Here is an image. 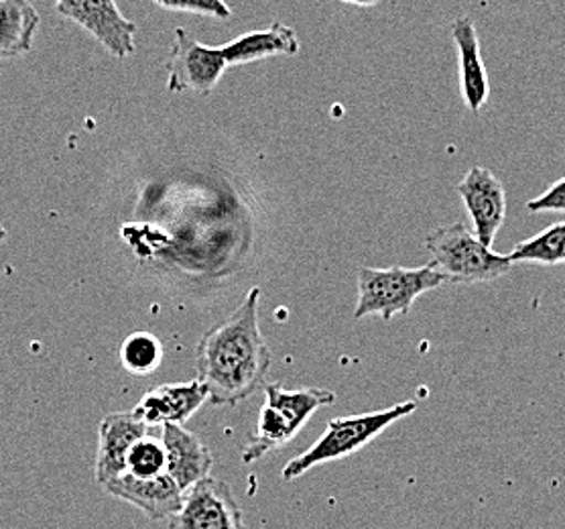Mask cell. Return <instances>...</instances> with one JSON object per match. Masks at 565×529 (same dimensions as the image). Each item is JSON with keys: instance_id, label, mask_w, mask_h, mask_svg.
<instances>
[{"instance_id": "cell-3", "label": "cell", "mask_w": 565, "mask_h": 529, "mask_svg": "<svg viewBox=\"0 0 565 529\" xmlns=\"http://www.w3.org/2000/svg\"><path fill=\"white\" fill-rule=\"evenodd\" d=\"M417 410L415 401H403L379 412L359 413L330 420L323 430L320 440H316L308 451L291 458L282 466V480H297L308 475L316 466L328 465L352 456L354 452L369 446L374 438H379L386 427L397 424L398 420L409 417Z\"/></svg>"}, {"instance_id": "cell-22", "label": "cell", "mask_w": 565, "mask_h": 529, "mask_svg": "<svg viewBox=\"0 0 565 529\" xmlns=\"http://www.w3.org/2000/svg\"><path fill=\"white\" fill-rule=\"evenodd\" d=\"M342 2H348V4H356V7H374L379 0H342Z\"/></svg>"}, {"instance_id": "cell-7", "label": "cell", "mask_w": 565, "mask_h": 529, "mask_svg": "<svg viewBox=\"0 0 565 529\" xmlns=\"http://www.w3.org/2000/svg\"><path fill=\"white\" fill-rule=\"evenodd\" d=\"M55 11L86 29L115 57H129L137 50V25L120 13L115 0H55Z\"/></svg>"}, {"instance_id": "cell-8", "label": "cell", "mask_w": 565, "mask_h": 529, "mask_svg": "<svg viewBox=\"0 0 565 529\" xmlns=\"http://www.w3.org/2000/svg\"><path fill=\"white\" fill-rule=\"evenodd\" d=\"M166 67L168 91H192L198 96H207L224 76L228 64L220 47H206L183 29H178Z\"/></svg>"}, {"instance_id": "cell-21", "label": "cell", "mask_w": 565, "mask_h": 529, "mask_svg": "<svg viewBox=\"0 0 565 529\" xmlns=\"http://www.w3.org/2000/svg\"><path fill=\"white\" fill-rule=\"evenodd\" d=\"M529 212H565V178L553 181L543 194L529 200Z\"/></svg>"}, {"instance_id": "cell-4", "label": "cell", "mask_w": 565, "mask_h": 529, "mask_svg": "<svg viewBox=\"0 0 565 529\" xmlns=\"http://www.w3.org/2000/svg\"><path fill=\"white\" fill-rule=\"evenodd\" d=\"M425 248L431 253L437 272L448 284H489L501 279L513 267L509 255H499L482 245L463 222L434 231L425 239Z\"/></svg>"}, {"instance_id": "cell-15", "label": "cell", "mask_w": 565, "mask_h": 529, "mask_svg": "<svg viewBox=\"0 0 565 529\" xmlns=\"http://www.w3.org/2000/svg\"><path fill=\"white\" fill-rule=\"evenodd\" d=\"M220 50H222L226 64L231 67V65L253 64V62L267 60L273 55L294 57L301 50V43H299L294 27L282 25L279 21H275L269 29L245 33V35L232 40L231 43L222 45Z\"/></svg>"}, {"instance_id": "cell-10", "label": "cell", "mask_w": 565, "mask_h": 529, "mask_svg": "<svg viewBox=\"0 0 565 529\" xmlns=\"http://www.w3.org/2000/svg\"><path fill=\"white\" fill-rule=\"evenodd\" d=\"M149 432L151 427L132 412H113L104 415L98 427L96 452V480L103 487L127 473L130 448Z\"/></svg>"}, {"instance_id": "cell-1", "label": "cell", "mask_w": 565, "mask_h": 529, "mask_svg": "<svg viewBox=\"0 0 565 529\" xmlns=\"http://www.w3.org/2000/svg\"><path fill=\"white\" fill-rule=\"evenodd\" d=\"M260 289L253 287L231 316L210 328L195 350L198 381L214 405H236L265 389L270 350L258 328Z\"/></svg>"}, {"instance_id": "cell-11", "label": "cell", "mask_w": 565, "mask_h": 529, "mask_svg": "<svg viewBox=\"0 0 565 529\" xmlns=\"http://www.w3.org/2000/svg\"><path fill=\"white\" fill-rule=\"evenodd\" d=\"M104 490L110 493L116 499L135 505L153 521L175 516L185 497L180 485L169 477L168 473L151 478L132 477L129 473H125L122 477L108 483Z\"/></svg>"}, {"instance_id": "cell-14", "label": "cell", "mask_w": 565, "mask_h": 529, "mask_svg": "<svg viewBox=\"0 0 565 529\" xmlns=\"http://www.w3.org/2000/svg\"><path fill=\"white\" fill-rule=\"evenodd\" d=\"M451 38L458 50V72L463 103L472 113H480L489 103L490 82L487 65L482 62L475 21L470 17L456 19L451 25Z\"/></svg>"}, {"instance_id": "cell-9", "label": "cell", "mask_w": 565, "mask_h": 529, "mask_svg": "<svg viewBox=\"0 0 565 529\" xmlns=\"http://www.w3.org/2000/svg\"><path fill=\"white\" fill-rule=\"evenodd\" d=\"M458 194L475 222L478 241L492 248L507 220V190L502 181L490 169L472 168L458 183Z\"/></svg>"}, {"instance_id": "cell-12", "label": "cell", "mask_w": 565, "mask_h": 529, "mask_svg": "<svg viewBox=\"0 0 565 529\" xmlns=\"http://www.w3.org/2000/svg\"><path fill=\"white\" fill-rule=\"evenodd\" d=\"M206 401V388L195 379L190 383L161 385L147 391L132 413L149 427H163L168 424L183 426Z\"/></svg>"}, {"instance_id": "cell-23", "label": "cell", "mask_w": 565, "mask_h": 529, "mask_svg": "<svg viewBox=\"0 0 565 529\" xmlns=\"http://www.w3.org/2000/svg\"><path fill=\"white\" fill-rule=\"evenodd\" d=\"M7 239V229L0 224V243Z\"/></svg>"}, {"instance_id": "cell-18", "label": "cell", "mask_w": 565, "mask_h": 529, "mask_svg": "<svg viewBox=\"0 0 565 529\" xmlns=\"http://www.w3.org/2000/svg\"><path fill=\"white\" fill-rule=\"evenodd\" d=\"M120 361L129 373H153L163 361V347H161L159 338H154L153 335L135 332L125 340L122 350H120Z\"/></svg>"}, {"instance_id": "cell-16", "label": "cell", "mask_w": 565, "mask_h": 529, "mask_svg": "<svg viewBox=\"0 0 565 529\" xmlns=\"http://www.w3.org/2000/svg\"><path fill=\"white\" fill-rule=\"evenodd\" d=\"M41 17L29 0H0V62L33 47Z\"/></svg>"}, {"instance_id": "cell-5", "label": "cell", "mask_w": 565, "mask_h": 529, "mask_svg": "<svg viewBox=\"0 0 565 529\" xmlns=\"http://www.w3.org/2000/svg\"><path fill=\"white\" fill-rule=\"evenodd\" d=\"M448 284L437 272L436 265L424 267H388L374 269L362 267L359 272V301L354 318H366L379 314L383 320H391L397 314H409L417 297Z\"/></svg>"}, {"instance_id": "cell-6", "label": "cell", "mask_w": 565, "mask_h": 529, "mask_svg": "<svg viewBox=\"0 0 565 529\" xmlns=\"http://www.w3.org/2000/svg\"><path fill=\"white\" fill-rule=\"evenodd\" d=\"M169 529H246L243 509L226 480L207 477L185 493Z\"/></svg>"}, {"instance_id": "cell-17", "label": "cell", "mask_w": 565, "mask_h": 529, "mask_svg": "<svg viewBox=\"0 0 565 529\" xmlns=\"http://www.w3.org/2000/svg\"><path fill=\"white\" fill-rule=\"evenodd\" d=\"M514 263H531V265H565V222H555L545 231L521 241L509 255Z\"/></svg>"}, {"instance_id": "cell-2", "label": "cell", "mask_w": 565, "mask_h": 529, "mask_svg": "<svg viewBox=\"0 0 565 529\" xmlns=\"http://www.w3.org/2000/svg\"><path fill=\"white\" fill-rule=\"evenodd\" d=\"M335 401L334 391L323 388L285 389L265 385V401L258 410L257 430L243 452V465H253L269 452L296 438L311 415Z\"/></svg>"}, {"instance_id": "cell-20", "label": "cell", "mask_w": 565, "mask_h": 529, "mask_svg": "<svg viewBox=\"0 0 565 529\" xmlns=\"http://www.w3.org/2000/svg\"><path fill=\"white\" fill-rule=\"evenodd\" d=\"M161 9L178 13L204 14L214 19H231L232 9L224 0H153Z\"/></svg>"}, {"instance_id": "cell-19", "label": "cell", "mask_w": 565, "mask_h": 529, "mask_svg": "<svg viewBox=\"0 0 565 529\" xmlns=\"http://www.w3.org/2000/svg\"><path fill=\"white\" fill-rule=\"evenodd\" d=\"M127 473L139 478L159 477V475L168 473V454H166L163 440L154 438L151 436V432L147 436H142L130 448Z\"/></svg>"}, {"instance_id": "cell-13", "label": "cell", "mask_w": 565, "mask_h": 529, "mask_svg": "<svg viewBox=\"0 0 565 529\" xmlns=\"http://www.w3.org/2000/svg\"><path fill=\"white\" fill-rule=\"evenodd\" d=\"M161 440L168 454V475L183 493L210 477L214 456L202 440L180 424L163 426Z\"/></svg>"}]
</instances>
